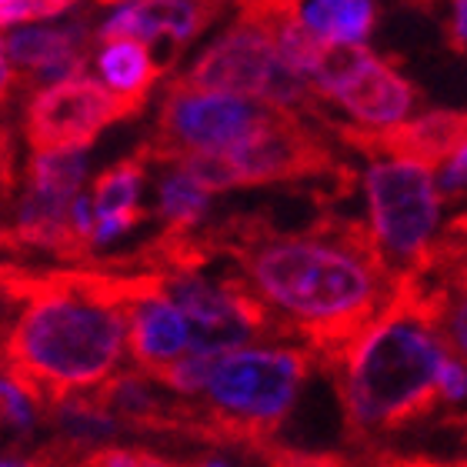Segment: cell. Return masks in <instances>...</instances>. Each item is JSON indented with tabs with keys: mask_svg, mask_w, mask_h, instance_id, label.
Instances as JSON below:
<instances>
[{
	"mask_svg": "<svg viewBox=\"0 0 467 467\" xmlns=\"http://www.w3.org/2000/svg\"><path fill=\"white\" fill-rule=\"evenodd\" d=\"M127 317H130V331H127L130 358H134V368L147 374L161 370L191 348V324L167 294L130 304Z\"/></svg>",
	"mask_w": 467,
	"mask_h": 467,
	"instance_id": "obj_14",
	"label": "cell"
},
{
	"mask_svg": "<svg viewBox=\"0 0 467 467\" xmlns=\"http://www.w3.org/2000/svg\"><path fill=\"white\" fill-rule=\"evenodd\" d=\"M80 464H120V467H167V464H181V461L167 458L161 451L150 448H94L84 454Z\"/></svg>",
	"mask_w": 467,
	"mask_h": 467,
	"instance_id": "obj_23",
	"label": "cell"
},
{
	"mask_svg": "<svg viewBox=\"0 0 467 467\" xmlns=\"http://www.w3.org/2000/svg\"><path fill=\"white\" fill-rule=\"evenodd\" d=\"M410 7H420V10H431V4H438V0H404Z\"/></svg>",
	"mask_w": 467,
	"mask_h": 467,
	"instance_id": "obj_29",
	"label": "cell"
},
{
	"mask_svg": "<svg viewBox=\"0 0 467 467\" xmlns=\"http://www.w3.org/2000/svg\"><path fill=\"white\" fill-rule=\"evenodd\" d=\"M177 84L257 98L264 104H274V108L311 117L324 130H331L334 124V117L327 114V100L317 98L311 84L297 70L287 67L271 30L247 17H237V24L224 37H217L184 70V78H177Z\"/></svg>",
	"mask_w": 467,
	"mask_h": 467,
	"instance_id": "obj_5",
	"label": "cell"
},
{
	"mask_svg": "<svg viewBox=\"0 0 467 467\" xmlns=\"http://www.w3.org/2000/svg\"><path fill=\"white\" fill-rule=\"evenodd\" d=\"M448 354L444 337L410 307L394 281L384 311L341 358H324L341 380L358 458L378 461L384 438L404 434L434 414L441 400V364Z\"/></svg>",
	"mask_w": 467,
	"mask_h": 467,
	"instance_id": "obj_2",
	"label": "cell"
},
{
	"mask_svg": "<svg viewBox=\"0 0 467 467\" xmlns=\"http://www.w3.org/2000/svg\"><path fill=\"white\" fill-rule=\"evenodd\" d=\"M0 174H14V140L4 124H0Z\"/></svg>",
	"mask_w": 467,
	"mask_h": 467,
	"instance_id": "obj_28",
	"label": "cell"
},
{
	"mask_svg": "<svg viewBox=\"0 0 467 467\" xmlns=\"http://www.w3.org/2000/svg\"><path fill=\"white\" fill-rule=\"evenodd\" d=\"M98 70L104 84L120 94L147 100L150 88L157 84V78L164 74V64H157L150 57L144 40L124 37V40H108L104 50L98 54Z\"/></svg>",
	"mask_w": 467,
	"mask_h": 467,
	"instance_id": "obj_16",
	"label": "cell"
},
{
	"mask_svg": "<svg viewBox=\"0 0 467 467\" xmlns=\"http://www.w3.org/2000/svg\"><path fill=\"white\" fill-rule=\"evenodd\" d=\"M4 50H7V40H0V108L7 104L14 88H17V74L10 67V60L4 57Z\"/></svg>",
	"mask_w": 467,
	"mask_h": 467,
	"instance_id": "obj_27",
	"label": "cell"
},
{
	"mask_svg": "<svg viewBox=\"0 0 467 467\" xmlns=\"http://www.w3.org/2000/svg\"><path fill=\"white\" fill-rule=\"evenodd\" d=\"M324 100L337 104L344 114L360 124L384 127L404 120L424 100V94L418 90V84H410L400 74L394 60H380L374 50L364 47L348 74L334 80Z\"/></svg>",
	"mask_w": 467,
	"mask_h": 467,
	"instance_id": "obj_11",
	"label": "cell"
},
{
	"mask_svg": "<svg viewBox=\"0 0 467 467\" xmlns=\"http://www.w3.org/2000/svg\"><path fill=\"white\" fill-rule=\"evenodd\" d=\"M147 167H150V157H147L144 147H137L134 154L124 157L120 164L108 167L94 181L90 197H94V207H98V231H94V244L98 247L150 217V211H144V207L137 204Z\"/></svg>",
	"mask_w": 467,
	"mask_h": 467,
	"instance_id": "obj_15",
	"label": "cell"
},
{
	"mask_svg": "<svg viewBox=\"0 0 467 467\" xmlns=\"http://www.w3.org/2000/svg\"><path fill=\"white\" fill-rule=\"evenodd\" d=\"M444 37H448V47L467 54V0H454V10H451L448 24H444Z\"/></svg>",
	"mask_w": 467,
	"mask_h": 467,
	"instance_id": "obj_26",
	"label": "cell"
},
{
	"mask_svg": "<svg viewBox=\"0 0 467 467\" xmlns=\"http://www.w3.org/2000/svg\"><path fill=\"white\" fill-rule=\"evenodd\" d=\"M438 334L444 337L451 354L467 360V291L451 287L448 301L438 314Z\"/></svg>",
	"mask_w": 467,
	"mask_h": 467,
	"instance_id": "obj_22",
	"label": "cell"
},
{
	"mask_svg": "<svg viewBox=\"0 0 467 467\" xmlns=\"http://www.w3.org/2000/svg\"><path fill=\"white\" fill-rule=\"evenodd\" d=\"M274 104L257 98L227 94V90H201L187 84H171L161 100L157 130L144 140L150 164H167L184 150H207L224 154L231 147L261 130L274 117Z\"/></svg>",
	"mask_w": 467,
	"mask_h": 467,
	"instance_id": "obj_6",
	"label": "cell"
},
{
	"mask_svg": "<svg viewBox=\"0 0 467 467\" xmlns=\"http://www.w3.org/2000/svg\"><path fill=\"white\" fill-rule=\"evenodd\" d=\"M147 100L104 88L84 74L40 88L24 108V140L30 150H88L104 127L134 117Z\"/></svg>",
	"mask_w": 467,
	"mask_h": 467,
	"instance_id": "obj_8",
	"label": "cell"
},
{
	"mask_svg": "<svg viewBox=\"0 0 467 467\" xmlns=\"http://www.w3.org/2000/svg\"><path fill=\"white\" fill-rule=\"evenodd\" d=\"M224 10V0H124L104 24L98 27V40H144L157 44L161 37L171 40V54L181 57V50L194 37H201Z\"/></svg>",
	"mask_w": 467,
	"mask_h": 467,
	"instance_id": "obj_12",
	"label": "cell"
},
{
	"mask_svg": "<svg viewBox=\"0 0 467 467\" xmlns=\"http://www.w3.org/2000/svg\"><path fill=\"white\" fill-rule=\"evenodd\" d=\"M254 291L291 317L297 341L341 358L388 304L398 271L370 224L327 211L314 231L267 234L224 251Z\"/></svg>",
	"mask_w": 467,
	"mask_h": 467,
	"instance_id": "obj_1",
	"label": "cell"
},
{
	"mask_svg": "<svg viewBox=\"0 0 467 467\" xmlns=\"http://www.w3.org/2000/svg\"><path fill=\"white\" fill-rule=\"evenodd\" d=\"M84 174H88L84 147H74V150H34L27 161L24 184L30 191H40V194L74 201V194L84 184Z\"/></svg>",
	"mask_w": 467,
	"mask_h": 467,
	"instance_id": "obj_19",
	"label": "cell"
},
{
	"mask_svg": "<svg viewBox=\"0 0 467 467\" xmlns=\"http://www.w3.org/2000/svg\"><path fill=\"white\" fill-rule=\"evenodd\" d=\"M441 191L448 197H461L467 191V147H461L448 164L441 167Z\"/></svg>",
	"mask_w": 467,
	"mask_h": 467,
	"instance_id": "obj_25",
	"label": "cell"
},
{
	"mask_svg": "<svg viewBox=\"0 0 467 467\" xmlns=\"http://www.w3.org/2000/svg\"><path fill=\"white\" fill-rule=\"evenodd\" d=\"M161 167V204H157V214L171 231H197L204 224L207 207H211V194L194 174H187L184 167L167 161V164H150Z\"/></svg>",
	"mask_w": 467,
	"mask_h": 467,
	"instance_id": "obj_18",
	"label": "cell"
},
{
	"mask_svg": "<svg viewBox=\"0 0 467 467\" xmlns=\"http://www.w3.org/2000/svg\"><path fill=\"white\" fill-rule=\"evenodd\" d=\"M221 354H224V350H191L187 348L181 358L164 364L161 370H154L150 378H157L164 388L177 390V394H184V398H197V394H204L207 380H211V374H214Z\"/></svg>",
	"mask_w": 467,
	"mask_h": 467,
	"instance_id": "obj_21",
	"label": "cell"
},
{
	"mask_svg": "<svg viewBox=\"0 0 467 467\" xmlns=\"http://www.w3.org/2000/svg\"><path fill=\"white\" fill-rule=\"evenodd\" d=\"M297 17L327 40L364 44L378 27V4L374 0H301Z\"/></svg>",
	"mask_w": 467,
	"mask_h": 467,
	"instance_id": "obj_17",
	"label": "cell"
},
{
	"mask_svg": "<svg viewBox=\"0 0 467 467\" xmlns=\"http://www.w3.org/2000/svg\"><path fill=\"white\" fill-rule=\"evenodd\" d=\"M434 167L418 161H378L364 174L370 207V231L378 237L394 271H408L428 254L431 241L438 237L444 191L434 184Z\"/></svg>",
	"mask_w": 467,
	"mask_h": 467,
	"instance_id": "obj_7",
	"label": "cell"
},
{
	"mask_svg": "<svg viewBox=\"0 0 467 467\" xmlns=\"http://www.w3.org/2000/svg\"><path fill=\"white\" fill-rule=\"evenodd\" d=\"M234 187L294 184V181H321L337 171L334 147L311 127V117L277 108L261 130L224 150Z\"/></svg>",
	"mask_w": 467,
	"mask_h": 467,
	"instance_id": "obj_9",
	"label": "cell"
},
{
	"mask_svg": "<svg viewBox=\"0 0 467 467\" xmlns=\"http://www.w3.org/2000/svg\"><path fill=\"white\" fill-rule=\"evenodd\" d=\"M317 350L287 341L284 348H234L217 360L207 380L204 408L217 448L261 458L284 418L317 370Z\"/></svg>",
	"mask_w": 467,
	"mask_h": 467,
	"instance_id": "obj_4",
	"label": "cell"
},
{
	"mask_svg": "<svg viewBox=\"0 0 467 467\" xmlns=\"http://www.w3.org/2000/svg\"><path fill=\"white\" fill-rule=\"evenodd\" d=\"M98 34H90V17H70L54 27H24L7 37V54L20 70H27L30 88H47L78 78L88 67Z\"/></svg>",
	"mask_w": 467,
	"mask_h": 467,
	"instance_id": "obj_13",
	"label": "cell"
},
{
	"mask_svg": "<svg viewBox=\"0 0 467 467\" xmlns=\"http://www.w3.org/2000/svg\"><path fill=\"white\" fill-rule=\"evenodd\" d=\"M410 267H424L441 281L454 284L461 291H467V211L458 217H451L444 231L431 241L428 254Z\"/></svg>",
	"mask_w": 467,
	"mask_h": 467,
	"instance_id": "obj_20",
	"label": "cell"
},
{
	"mask_svg": "<svg viewBox=\"0 0 467 467\" xmlns=\"http://www.w3.org/2000/svg\"><path fill=\"white\" fill-rule=\"evenodd\" d=\"M0 418H4V404H0Z\"/></svg>",
	"mask_w": 467,
	"mask_h": 467,
	"instance_id": "obj_30",
	"label": "cell"
},
{
	"mask_svg": "<svg viewBox=\"0 0 467 467\" xmlns=\"http://www.w3.org/2000/svg\"><path fill=\"white\" fill-rule=\"evenodd\" d=\"M441 404H464L467 400V360L448 354L441 364Z\"/></svg>",
	"mask_w": 467,
	"mask_h": 467,
	"instance_id": "obj_24",
	"label": "cell"
},
{
	"mask_svg": "<svg viewBox=\"0 0 467 467\" xmlns=\"http://www.w3.org/2000/svg\"><path fill=\"white\" fill-rule=\"evenodd\" d=\"M127 331V307L54 287L30 297L0 341V374L17 380L44 414L54 400L108 380L124 358Z\"/></svg>",
	"mask_w": 467,
	"mask_h": 467,
	"instance_id": "obj_3",
	"label": "cell"
},
{
	"mask_svg": "<svg viewBox=\"0 0 467 467\" xmlns=\"http://www.w3.org/2000/svg\"><path fill=\"white\" fill-rule=\"evenodd\" d=\"M331 134L368 157H400V161L441 167L461 147H467V110H428L414 120L384 127H350L334 120Z\"/></svg>",
	"mask_w": 467,
	"mask_h": 467,
	"instance_id": "obj_10",
	"label": "cell"
}]
</instances>
